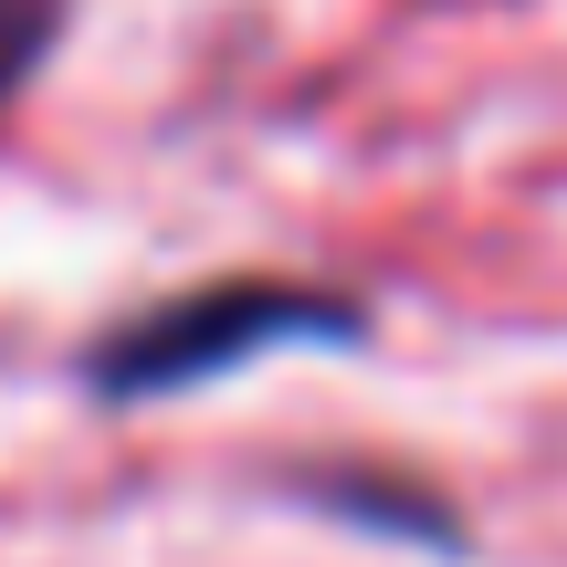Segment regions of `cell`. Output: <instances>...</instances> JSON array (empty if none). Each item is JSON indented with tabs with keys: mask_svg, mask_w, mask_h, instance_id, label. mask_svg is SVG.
Returning a JSON list of instances; mask_svg holds the SVG:
<instances>
[{
	"mask_svg": "<svg viewBox=\"0 0 567 567\" xmlns=\"http://www.w3.org/2000/svg\"><path fill=\"white\" fill-rule=\"evenodd\" d=\"M358 337V305L326 295V284H274V274H243V284H200V295H168L147 316H126L116 337L84 358L95 400H168V389H200L221 368H252L274 347H347Z\"/></svg>",
	"mask_w": 567,
	"mask_h": 567,
	"instance_id": "obj_1",
	"label": "cell"
},
{
	"mask_svg": "<svg viewBox=\"0 0 567 567\" xmlns=\"http://www.w3.org/2000/svg\"><path fill=\"white\" fill-rule=\"evenodd\" d=\"M63 11H74V0H0V105L42 74V53L63 42Z\"/></svg>",
	"mask_w": 567,
	"mask_h": 567,
	"instance_id": "obj_2",
	"label": "cell"
}]
</instances>
